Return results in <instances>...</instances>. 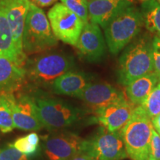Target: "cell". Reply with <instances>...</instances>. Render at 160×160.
I'll return each instance as SVG.
<instances>
[{
	"label": "cell",
	"instance_id": "obj_1",
	"mask_svg": "<svg viewBox=\"0 0 160 160\" xmlns=\"http://www.w3.org/2000/svg\"><path fill=\"white\" fill-rule=\"evenodd\" d=\"M152 72V40L148 35L135 38L123 49L119 57L118 82L127 86Z\"/></svg>",
	"mask_w": 160,
	"mask_h": 160
},
{
	"label": "cell",
	"instance_id": "obj_2",
	"mask_svg": "<svg viewBox=\"0 0 160 160\" xmlns=\"http://www.w3.org/2000/svg\"><path fill=\"white\" fill-rule=\"evenodd\" d=\"M142 25L139 9L131 5L122 10L103 28L109 51L117 55L137 37Z\"/></svg>",
	"mask_w": 160,
	"mask_h": 160
},
{
	"label": "cell",
	"instance_id": "obj_3",
	"mask_svg": "<svg viewBox=\"0 0 160 160\" xmlns=\"http://www.w3.org/2000/svg\"><path fill=\"white\" fill-rule=\"evenodd\" d=\"M153 125L151 117L141 105L133 109L121 134L126 151L132 160H148Z\"/></svg>",
	"mask_w": 160,
	"mask_h": 160
},
{
	"label": "cell",
	"instance_id": "obj_4",
	"mask_svg": "<svg viewBox=\"0 0 160 160\" xmlns=\"http://www.w3.org/2000/svg\"><path fill=\"white\" fill-rule=\"evenodd\" d=\"M57 42L45 12L31 2L22 35L25 53L44 51L57 45Z\"/></svg>",
	"mask_w": 160,
	"mask_h": 160
},
{
	"label": "cell",
	"instance_id": "obj_5",
	"mask_svg": "<svg viewBox=\"0 0 160 160\" xmlns=\"http://www.w3.org/2000/svg\"><path fill=\"white\" fill-rule=\"evenodd\" d=\"M74 67V59L64 53H44L30 60L25 66L27 77L33 83L48 86Z\"/></svg>",
	"mask_w": 160,
	"mask_h": 160
},
{
	"label": "cell",
	"instance_id": "obj_6",
	"mask_svg": "<svg viewBox=\"0 0 160 160\" xmlns=\"http://www.w3.org/2000/svg\"><path fill=\"white\" fill-rule=\"evenodd\" d=\"M43 127L49 130L71 127L81 119L85 111L63 100L49 97L33 98Z\"/></svg>",
	"mask_w": 160,
	"mask_h": 160
},
{
	"label": "cell",
	"instance_id": "obj_7",
	"mask_svg": "<svg viewBox=\"0 0 160 160\" xmlns=\"http://www.w3.org/2000/svg\"><path fill=\"white\" fill-rule=\"evenodd\" d=\"M82 153L96 160H121L128 157L121 131L110 132L103 127L94 137L84 140Z\"/></svg>",
	"mask_w": 160,
	"mask_h": 160
},
{
	"label": "cell",
	"instance_id": "obj_8",
	"mask_svg": "<svg viewBox=\"0 0 160 160\" xmlns=\"http://www.w3.org/2000/svg\"><path fill=\"white\" fill-rule=\"evenodd\" d=\"M52 31L58 40L76 46L85 23L62 2L56 3L48 13Z\"/></svg>",
	"mask_w": 160,
	"mask_h": 160
},
{
	"label": "cell",
	"instance_id": "obj_9",
	"mask_svg": "<svg viewBox=\"0 0 160 160\" xmlns=\"http://www.w3.org/2000/svg\"><path fill=\"white\" fill-rule=\"evenodd\" d=\"M11 106L15 128L24 131H38L43 127L33 98L23 95L16 97L13 93H6Z\"/></svg>",
	"mask_w": 160,
	"mask_h": 160
},
{
	"label": "cell",
	"instance_id": "obj_10",
	"mask_svg": "<svg viewBox=\"0 0 160 160\" xmlns=\"http://www.w3.org/2000/svg\"><path fill=\"white\" fill-rule=\"evenodd\" d=\"M84 140L71 132H57L46 139L45 153L49 160H70L82 153Z\"/></svg>",
	"mask_w": 160,
	"mask_h": 160
},
{
	"label": "cell",
	"instance_id": "obj_11",
	"mask_svg": "<svg viewBox=\"0 0 160 160\" xmlns=\"http://www.w3.org/2000/svg\"><path fill=\"white\" fill-rule=\"evenodd\" d=\"M106 47L99 26L91 22L85 23L76 45L80 57L91 62H99L105 54Z\"/></svg>",
	"mask_w": 160,
	"mask_h": 160
},
{
	"label": "cell",
	"instance_id": "obj_12",
	"mask_svg": "<svg viewBox=\"0 0 160 160\" xmlns=\"http://www.w3.org/2000/svg\"><path fill=\"white\" fill-rule=\"evenodd\" d=\"M96 111L113 103L125 100L123 93L108 83H90L78 96Z\"/></svg>",
	"mask_w": 160,
	"mask_h": 160
},
{
	"label": "cell",
	"instance_id": "obj_13",
	"mask_svg": "<svg viewBox=\"0 0 160 160\" xmlns=\"http://www.w3.org/2000/svg\"><path fill=\"white\" fill-rule=\"evenodd\" d=\"M13 33L16 47L19 53L25 54L22 48V35L30 0H0Z\"/></svg>",
	"mask_w": 160,
	"mask_h": 160
},
{
	"label": "cell",
	"instance_id": "obj_14",
	"mask_svg": "<svg viewBox=\"0 0 160 160\" xmlns=\"http://www.w3.org/2000/svg\"><path fill=\"white\" fill-rule=\"evenodd\" d=\"M126 99L94 111L100 125L110 132L121 131L131 117L133 109Z\"/></svg>",
	"mask_w": 160,
	"mask_h": 160
},
{
	"label": "cell",
	"instance_id": "obj_15",
	"mask_svg": "<svg viewBox=\"0 0 160 160\" xmlns=\"http://www.w3.org/2000/svg\"><path fill=\"white\" fill-rule=\"evenodd\" d=\"M131 5V0H90L88 1L89 22L102 28L122 10Z\"/></svg>",
	"mask_w": 160,
	"mask_h": 160
},
{
	"label": "cell",
	"instance_id": "obj_16",
	"mask_svg": "<svg viewBox=\"0 0 160 160\" xmlns=\"http://www.w3.org/2000/svg\"><path fill=\"white\" fill-rule=\"evenodd\" d=\"M26 77L25 66L0 55V93H13L22 85Z\"/></svg>",
	"mask_w": 160,
	"mask_h": 160
},
{
	"label": "cell",
	"instance_id": "obj_17",
	"mask_svg": "<svg viewBox=\"0 0 160 160\" xmlns=\"http://www.w3.org/2000/svg\"><path fill=\"white\" fill-rule=\"evenodd\" d=\"M90 83V78L85 73L70 71L53 82L52 89L57 94L77 98Z\"/></svg>",
	"mask_w": 160,
	"mask_h": 160
},
{
	"label": "cell",
	"instance_id": "obj_18",
	"mask_svg": "<svg viewBox=\"0 0 160 160\" xmlns=\"http://www.w3.org/2000/svg\"><path fill=\"white\" fill-rule=\"evenodd\" d=\"M0 55L9 58L14 62L25 66L26 56L19 53L16 47L8 21L0 2Z\"/></svg>",
	"mask_w": 160,
	"mask_h": 160
},
{
	"label": "cell",
	"instance_id": "obj_19",
	"mask_svg": "<svg viewBox=\"0 0 160 160\" xmlns=\"http://www.w3.org/2000/svg\"><path fill=\"white\" fill-rule=\"evenodd\" d=\"M158 82L159 80L153 72L140 77L127 85L126 93L128 97L133 105H142Z\"/></svg>",
	"mask_w": 160,
	"mask_h": 160
},
{
	"label": "cell",
	"instance_id": "obj_20",
	"mask_svg": "<svg viewBox=\"0 0 160 160\" xmlns=\"http://www.w3.org/2000/svg\"><path fill=\"white\" fill-rule=\"evenodd\" d=\"M143 25L156 35H160V3L157 0H143L140 8Z\"/></svg>",
	"mask_w": 160,
	"mask_h": 160
},
{
	"label": "cell",
	"instance_id": "obj_21",
	"mask_svg": "<svg viewBox=\"0 0 160 160\" xmlns=\"http://www.w3.org/2000/svg\"><path fill=\"white\" fill-rule=\"evenodd\" d=\"M15 128L10 103L5 93H0V131L8 133Z\"/></svg>",
	"mask_w": 160,
	"mask_h": 160
},
{
	"label": "cell",
	"instance_id": "obj_22",
	"mask_svg": "<svg viewBox=\"0 0 160 160\" xmlns=\"http://www.w3.org/2000/svg\"><path fill=\"white\" fill-rule=\"evenodd\" d=\"M142 107L145 109L146 113L152 118L157 117L160 113V82L154 88V89L150 93L148 97Z\"/></svg>",
	"mask_w": 160,
	"mask_h": 160
},
{
	"label": "cell",
	"instance_id": "obj_23",
	"mask_svg": "<svg viewBox=\"0 0 160 160\" xmlns=\"http://www.w3.org/2000/svg\"><path fill=\"white\" fill-rule=\"evenodd\" d=\"M61 2L87 23L89 22L88 6L87 0H61Z\"/></svg>",
	"mask_w": 160,
	"mask_h": 160
},
{
	"label": "cell",
	"instance_id": "obj_24",
	"mask_svg": "<svg viewBox=\"0 0 160 160\" xmlns=\"http://www.w3.org/2000/svg\"><path fill=\"white\" fill-rule=\"evenodd\" d=\"M11 145L13 148H15L16 149L26 156H28V157L34 155L37 152L38 148H39L38 146L31 145L28 142V140L27 139L26 136L25 137L18 138L15 140L14 142L11 144Z\"/></svg>",
	"mask_w": 160,
	"mask_h": 160
},
{
	"label": "cell",
	"instance_id": "obj_25",
	"mask_svg": "<svg viewBox=\"0 0 160 160\" xmlns=\"http://www.w3.org/2000/svg\"><path fill=\"white\" fill-rule=\"evenodd\" d=\"M153 73L157 76L160 82V35H155L152 40Z\"/></svg>",
	"mask_w": 160,
	"mask_h": 160
},
{
	"label": "cell",
	"instance_id": "obj_26",
	"mask_svg": "<svg viewBox=\"0 0 160 160\" xmlns=\"http://www.w3.org/2000/svg\"><path fill=\"white\" fill-rule=\"evenodd\" d=\"M0 160H29V158L9 144L0 150Z\"/></svg>",
	"mask_w": 160,
	"mask_h": 160
},
{
	"label": "cell",
	"instance_id": "obj_27",
	"mask_svg": "<svg viewBox=\"0 0 160 160\" xmlns=\"http://www.w3.org/2000/svg\"><path fill=\"white\" fill-rule=\"evenodd\" d=\"M148 160H160V135L153 127L152 129Z\"/></svg>",
	"mask_w": 160,
	"mask_h": 160
},
{
	"label": "cell",
	"instance_id": "obj_28",
	"mask_svg": "<svg viewBox=\"0 0 160 160\" xmlns=\"http://www.w3.org/2000/svg\"><path fill=\"white\" fill-rule=\"evenodd\" d=\"M58 0H30L31 3L37 5L40 8L48 7V6L53 5V3H55Z\"/></svg>",
	"mask_w": 160,
	"mask_h": 160
},
{
	"label": "cell",
	"instance_id": "obj_29",
	"mask_svg": "<svg viewBox=\"0 0 160 160\" xmlns=\"http://www.w3.org/2000/svg\"><path fill=\"white\" fill-rule=\"evenodd\" d=\"M27 139L28 140V142L31 145L38 146L39 147V137L37 133L35 132H32V133H29L26 136Z\"/></svg>",
	"mask_w": 160,
	"mask_h": 160
},
{
	"label": "cell",
	"instance_id": "obj_30",
	"mask_svg": "<svg viewBox=\"0 0 160 160\" xmlns=\"http://www.w3.org/2000/svg\"><path fill=\"white\" fill-rule=\"evenodd\" d=\"M151 122L153 128H154L158 133H160V113L159 115H157V117L152 118Z\"/></svg>",
	"mask_w": 160,
	"mask_h": 160
},
{
	"label": "cell",
	"instance_id": "obj_31",
	"mask_svg": "<svg viewBox=\"0 0 160 160\" xmlns=\"http://www.w3.org/2000/svg\"><path fill=\"white\" fill-rule=\"evenodd\" d=\"M70 160H96V159H93V158L89 157V156L85 154V153H80L74 156V157Z\"/></svg>",
	"mask_w": 160,
	"mask_h": 160
},
{
	"label": "cell",
	"instance_id": "obj_32",
	"mask_svg": "<svg viewBox=\"0 0 160 160\" xmlns=\"http://www.w3.org/2000/svg\"><path fill=\"white\" fill-rule=\"evenodd\" d=\"M157 1H158V2H159L160 3V0H157Z\"/></svg>",
	"mask_w": 160,
	"mask_h": 160
},
{
	"label": "cell",
	"instance_id": "obj_33",
	"mask_svg": "<svg viewBox=\"0 0 160 160\" xmlns=\"http://www.w3.org/2000/svg\"><path fill=\"white\" fill-rule=\"evenodd\" d=\"M87 1H90V0H87Z\"/></svg>",
	"mask_w": 160,
	"mask_h": 160
},
{
	"label": "cell",
	"instance_id": "obj_34",
	"mask_svg": "<svg viewBox=\"0 0 160 160\" xmlns=\"http://www.w3.org/2000/svg\"><path fill=\"white\" fill-rule=\"evenodd\" d=\"M159 135H160V133H159Z\"/></svg>",
	"mask_w": 160,
	"mask_h": 160
}]
</instances>
